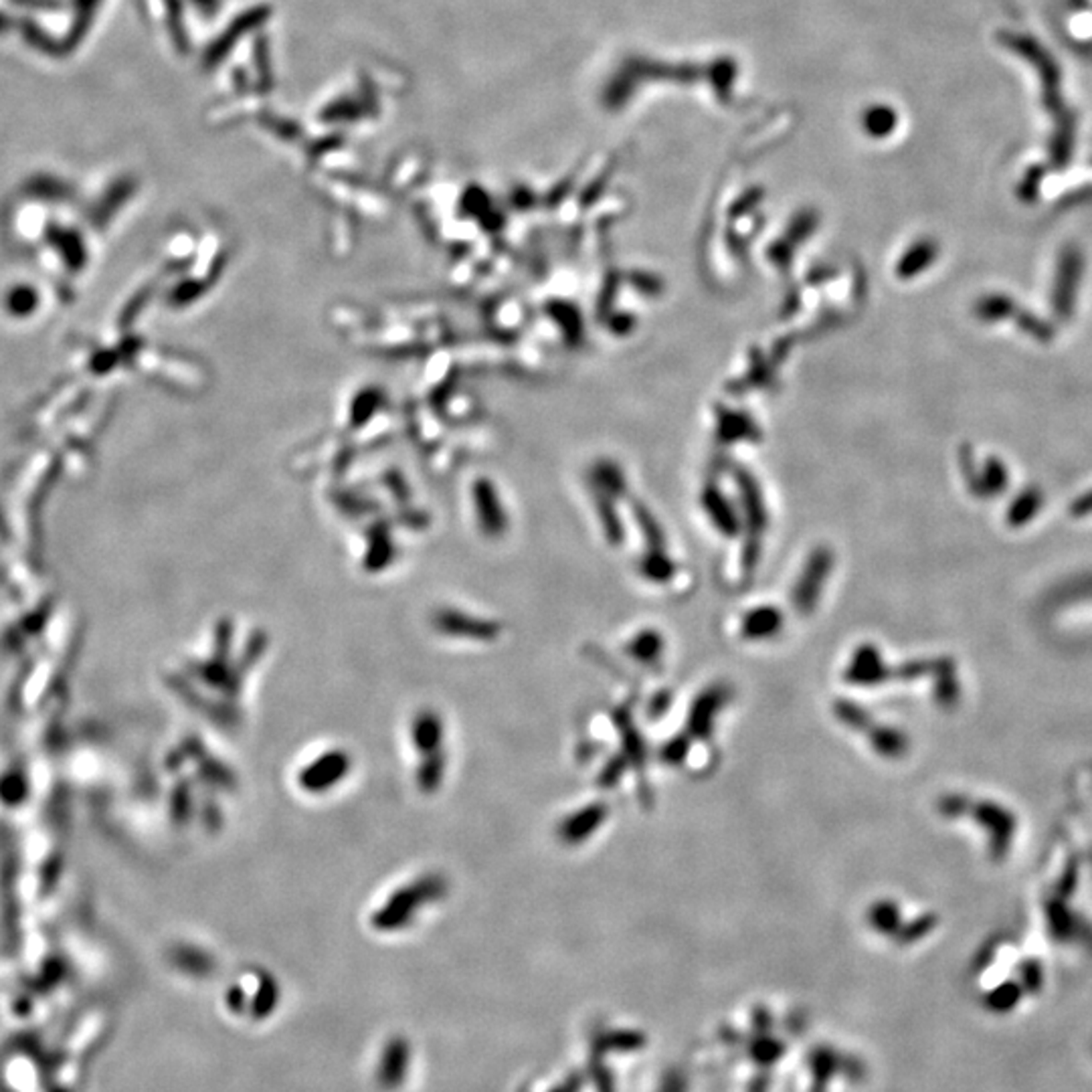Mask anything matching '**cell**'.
<instances>
[{
	"label": "cell",
	"instance_id": "6da1fadb",
	"mask_svg": "<svg viewBox=\"0 0 1092 1092\" xmlns=\"http://www.w3.org/2000/svg\"><path fill=\"white\" fill-rule=\"evenodd\" d=\"M892 120H894V118H892V113H890V111H886V110H882V108H876V110L868 111V116H866V126H868V130H870V132H874V134H884V132H889V130H890V126H892Z\"/></svg>",
	"mask_w": 1092,
	"mask_h": 1092
}]
</instances>
